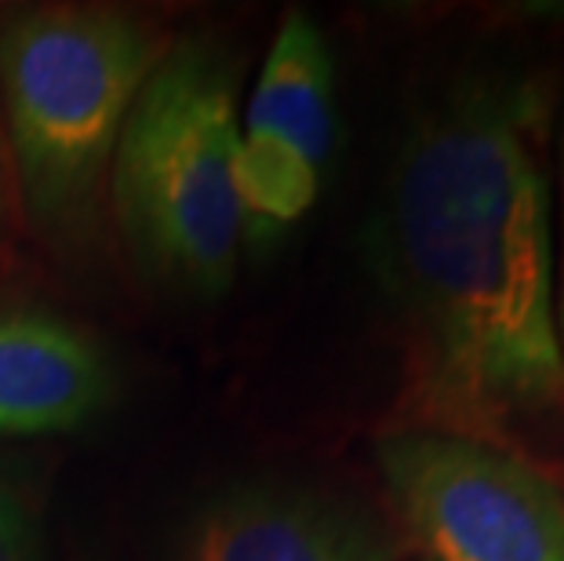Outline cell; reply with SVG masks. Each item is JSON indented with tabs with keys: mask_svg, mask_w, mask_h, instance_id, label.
<instances>
[{
	"mask_svg": "<svg viewBox=\"0 0 564 561\" xmlns=\"http://www.w3.org/2000/svg\"><path fill=\"white\" fill-rule=\"evenodd\" d=\"M543 95L474 80L408 136L376 226L430 431L496 441L564 404Z\"/></svg>",
	"mask_w": 564,
	"mask_h": 561,
	"instance_id": "cell-1",
	"label": "cell"
},
{
	"mask_svg": "<svg viewBox=\"0 0 564 561\" xmlns=\"http://www.w3.org/2000/svg\"><path fill=\"white\" fill-rule=\"evenodd\" d=\"M172 41L117 8H26L0 26V128L15 201L58 252L95 245L124 121Z\"/></svg>",
	"mask_w": 564,
	"mask_h": 561,
	"instance_id": "cell-2",
	"label": "cell"
},
{
	"mask_svg": "<svg viewBox=\"0 0 564 561\" xmlns=\"http://www.w3.org/2000/svg\"><path fill=\"white\" fill-rule=\"evenodd\" d=\"M237 74L219 44H172L131 106L110 169V212L147 281L223 295L237 278Z\"/></svg>",
	"mask_w": 564,
	"mask_h": 561,
	"instance_id": "cell-3",
	"label": "cell"
},
{
	"mask_svg": "<svg viewBox=\"0 0 564 561\" xmlns=\"http://www.w3.org/2000/svg\"><path fill=\"white\" fill-rule=\"evenodd\" d=\"M376 463L430 561H564V493L496 441L404 427L379 441Z\"/></svg>",
	"mask_w": 564,
	"mask_h": 561,
	"instance_id": "cell-4",
	"label": "cell"
},
{
	"mask_svg": "<svg viewBox=\"0 0 564 561\" xmlns=\"http://www.w3.org/2000/svg\"><path fill=\"white\" fill-rule=\"evenodd\" d=\"M335 142V66L303 11L284 15L237 139L245 245H267L314 208Z\"/></svg>",
	"mask_w": 564,
	"mask_h": 561,
	"instance_id": "cell-5",
	"label": "cell"
},
{
	"mask_svg": "<svg viewBox=\"0 0 564 561\" xmlns=\"http://www.w3.org/2000/svg\"><path fill=\"white\" fill-rule=\"evenodd\" d=\"M401 532L350 496L248 482L204 499L175 561H401Z\"/></svg>",
	"mask_w": 564,
	"mask_h": 561,
	"instance_id": "cell-6",
	"label": "cell"
},
{
	"mask_svg": "<svg viewBox=\"0 0 564 561\" xmlns=\"http://www.w3.org/2000/svg\"><path fill=\"white\" fill-rule=\"evenodd\" d=\"M113 365L58 310L0 303V438L74 434L110 409Z\"/></svg>",
	"mask_w": 564,
	"mask_h": 561,
	"instance_id": "cell-7",
	"label": "cell"
},
{
	"mask_svg": "<svg viewBox=\"0 0 564 561\" xmlns=\"http://www.w3.org/2000/svg\"><path fill=\"white\" fill-rule=\"evenodd\" d=\"M0 561H47L41 510L26 485L0 467Z\"/></svg>",
	"mask_w": 564,
	"mask_h": 561,
	"instance_id": "cell-8",
	"label": "cell"
},
{
	"mask_svg": "<svg viewBox=\"0 0 564 561\" xmlns=\"http://www.w3.org/2000/svg\"><path fill=\"white\" fill-rule=\"evenodd\" d=\"M11 201H15V186H11V169H8V147H4V128H0V230L8 226Z\"/></svg>",
	"mask_w": 564,
	"mask_h": 561,
	"instance_id": "cell-9",
	"label": "cell"
},
{
	"mask_svg": "<svg viewBox=\"0 0 564 561\" xmlns=\"http://www.w3.org/2000/svg\"><path fill=\"white\" fill-rule=\"evenodd\" d=\"M557 336L564 350V142H561V270H557Z\"/></svg>",
	"mask_w": 564,
	"mask_h": 561,
	"instance_id": "cell-10",
	"label": "cell"
}]
</instances>
